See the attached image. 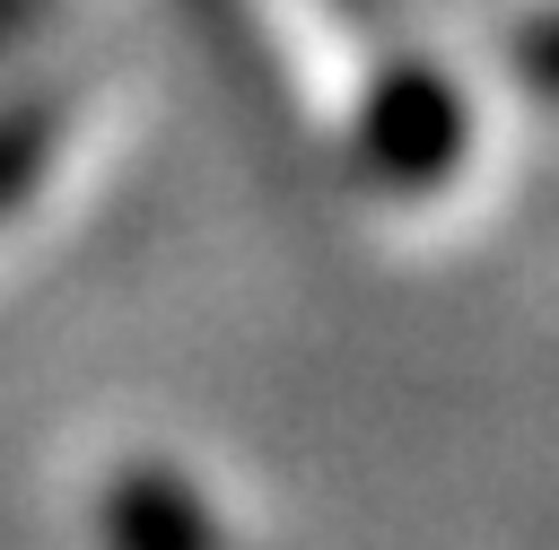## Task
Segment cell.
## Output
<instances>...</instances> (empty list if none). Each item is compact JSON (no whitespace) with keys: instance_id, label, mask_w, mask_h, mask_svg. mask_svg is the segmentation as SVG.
Wrapping results in <instances>:
<instances>
[{"instance_id":"cell-4","label":"cell","mask_w":559,"mask_h":550,"mask_svg":"<svg viewBox=\"0 0 559 550\" xmlns=\"http://www.w3.org/2000/svg\"><path fill=\"white\" fill-rule=\"evenodd\" d=\"M515 70H524V87L559 96V9H542V17L515 26Z\"/></svg>"},{"instance_id":"cell-3","label":"cell","mask_w":559,"mask_h":550,"mask_svg":"<svg viewBox=\"0 0 559 550\" xmlns=\"http://www.w3.org/2000/svg\"><path fill=\"white\" fill-rule=\"evenodd\" d=\"M52 140H61V113H52V96H17L9 113H0V218L44 183V157H52Z\"/></svg>"},{"instance_id":"cell-5","label":"cell","mask_w":559,"mask_h":550,"mask_svg":"<svg viewBox=\"0 0 559 550\" xmlns=\"http://www.w3.org/2000/svg\"><path fill=\"white\" fill-rule=\"evenodd\" d=\"M35 9H44V0H0V52H9V44H17V26H26V17H35Z\"/></svg>"},{"instance_id":"cell-1","label":"cell","mask_w":559,"mask_h":550,"mask_svg":"<svg viewBox=\"0 0 559 550\" xmlns=\"http://www.w3.org/2000/svg\"><path fill=\"white\" fill-rule=\"evenodd\" d=\"M358 148L367 166L393 183V192H428L463 166L472 148V122H463V96L445 70L428 61H393L376 87H367V122H358Z\"/></svg>"},{"instance_id":"cell-2","label":"cell","mask_w":559,"mask_h":550,"mask_svg":"<svg viewBox=\"0 0 559 550\" xmlns=\"http://www.w3.org/2000/svg\"><path fill=\"white\" fill-rule=\"evenodd\" d=\"M96 533H105V550H227L210 498L166 463H122L96 506Z\"/></svg>"}]
</instances>
